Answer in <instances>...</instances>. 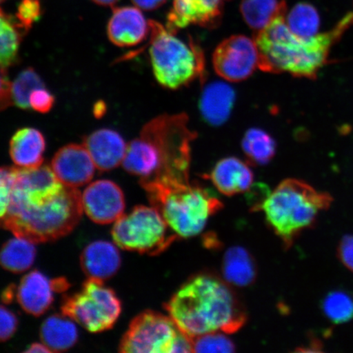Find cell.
I'll return each mask as SVG.
<instances>
[{
  "label": "cell",
  "mask_w": 353,
  "mask_h": 353,
  "mask_svg": "<svg viewBox=\"0 0 353 353\" xmlns=\"http://www.w3.org/2000/svg\"><path fill=\"white\" fill-rule=\"evenodd\" d=\"M81 265L88 278L103 281L108 280L116 275L121 268L120 251L108 241L92 242L83 250Z\"/></svg>",
  "instance_id": "cell-20"
},
{
  "label": "cell",
  "mask_w": 353,
  "mask_h": 353,
  "mask_svg": "<svg viewBox=\"0 0 353 353\" xmlns=\"http://www.w3.org/2000/svg\"><path fill=\"white\" fill-rule=\"evenodd\" d=\"M41 15V6L39 0H23L17 8L16 19L26 32Z\"/></svg>",
  "instance_id": "cell-34"
},
{
  "label": "cell",
  "mask_w": 353,
  "mask_h": 353,
  "mask_svg": "<svg viewBox=\"0 0 353 353\" xmlns=\"http://www.w3.org/2000/svg\"><path fill=\"white\" fill-rule=\"evenodd\" d=\"M83 210L99 224L116 222L123 214L125 198L122 189L110 180H99L88 185L82 194Z\"/></svg>",
  "instance_id": "cell-13"
},
{
  "label": "cell",
  "mask_w": 353,
  "mask_h": 353,
  "mask_svg": "<svg viewBox=\"0 0 353 353\" xmlns=\"http://www.w3.org/2000/svg\"><path fill=\"white\" fill-rule=\"evenodd\" d=\"M26 352L29 353H35V352H52L50 350H48V347L43 343H33L32 345H30L28 348V350H26Z\"/></svg>",
  "instance_id": "cell-40"
},
{
  "label": "cell",
  "mask_w": 353,
  "mask_h": 353,
  "mask_svg": "<svg viewBox=\"0 0 353 353\" xmlns=\"http://www.w3.org/2000/svg\"><path fill=\"white\" fill-rule=\"evenodd\" d=\"M333 198L327 192H319L302 180L288 179L268 194L258 210H261L267 223L286 248L306 229L316 223L322 211L328 210Z\"/></svg>",
  "instance_id": "cell-4"
},
{
  "label": "cell",
  "mask_w": 353,
  "mask_h": 353,
  "mask_svg": "<svg viewBox=\"0 0 353 353\" xmlns=\"http://www.w3.org/2000/svg\"><path fill=\"white\" fill-rule=\"evenodd\" d=\"M116 245L125 250L157 255L164 252L178 236L153 206H136L123 214L112 228Z\"/></svg>",
  "instance_id": "cell-9"
},
{
  "label": "cell",
  "mask_w": 353,
  "mask_h": 353,
  "mask_svg": "<svg viewBox=\"0 0 353 353\" xmlns=\"http://www.w3.org/2000/svg\"><path fill=\"white\" fill-rule=\"evenodd\" d=\"M227 0H174L167 17L166 28L171 32L196 25L214 28L222 20L224 3Z\"/></svg>",
  "instance_id": "cell-14"
},
{
  "label": "cell",
  "mask_w": 353,
  "mask_h": 353,
  "mask_svg": "<svg viewBox=\"0 0 353 353\" xmlns=\"http://www.w3.org/2000/svg\"><path fill=\"white\" fill-rule=\"evenodd\" d=\"M96 169L108 172L122 164L128 145L119 132L103 129L92 132L83 139Z\"/></svg>",
  "instance_id": "cell-17"
},
{
  "label": "cell",
  "mask_w": 353,
  "mask_h": 353,
  "mask_svg": "<svg viewBox=\"0 0 353 353\" xmlns=\"http://www.w3.org/2000/svg\"><path fill=\"white\" fill-rule=\"evenodd\" d=\"M165 309L179 329L192 339L212 332L235 333L247 319L228 283L208 273L184 282Z\"/></svg>",
  "instance_id": "cell-1"
},
{
  "label": "cell",
  "mask_w": 353,
  "mask_h": 353,
  "mask_svg": "<svg viewBox=\"0 0 353 353\" xmlns=\"http://www.w3.org/2000/svg\"><path fill=\"white\" fill-rule=\"evenodd\" d=\"M10 82L7 77V70L0 68V94L3 91L4 87L8 85V83Z\"/></svg>",
  "instance_id": "cell-41"
},
{
  "label": "cell",
  "mask_w": 353,
  "mask_h": 353,
  "mask_svg": "<svg viewBox=\"0 0 353 353\" xmlns=\"http://www.w3.org/2000/svg\"><path fill=\"white\" fill-rule=\"evenodd\" d=\"M25 30L14 17L0 8V68L6 70L19 60V52Z\"/></svg>",
  "instance_id": "cell-27"
},
{
  "label": "cell",
  "mask_w": 353,
  "mask_h": 353,
  "mask_svg": "<svg viewBox=\"0 0 353 353\" xmlns=\"http://www.w3.org/2000/svg\"><path fill=\"white\" fill-rule=\"evenodd\" d=\"M35 257L34 243L15 236L8 241L0 250V266L13 273L24 272L32 267Z\"/></svg>",
  "instance_id": "cell-26"
},
{
  "label": "cell",
  "mask_w": 353,
  "mask_h": 353,
  "mask_svg": "<svg viewBox=\"0 0 353 353\" xmlns=\"http://www.w3.org/2000/svg\"><path fill=\"white\" fill-rule=\"evenodd\" d=\"M17 168H0V220L10 209L13 184H14Z\"/></svg>",
  "instance_id": "cell-33"
},
{
  "label": "cell",
  "mask_w": 353,
  "mask_h": 353,
  "mask_svg": "<svg viewBox=\"0 0 353 353\" xmlns=\"http://www.w3.org/2000/svg\"><path fill=\"white\" fill-rule=\"evenodd\" d=\"M338 257L343 266L353 272V235L343 237L338 247Z\"/></svg>",
  "instance_id": "cell-37"
},
{
  "label": "cell",
  "mask_w": 353,
  "mask_h": 353,
  "mask_svg": "<svg viewBox=\"0 0 353 353\" xmlns=\"http://www.w3.org/2000/svg\"><path fill=\"white\" fill-rule=\"evenodd\" d=\"M3 1H4V0H0V3H2Z\"/></svg>",
  "instance_id": "cell-44"
},
{
  "label": "cell",
  "mask_w": 353,
  "mask_h": 353,
  "mask_svg": "<svg viewBox=\"0 0 353 353\" xmlns=\"http://www.w3.org/2000/svg\"><path fill=\"white\" fill-rule=\"evenodd\" d=\"M51 168L65 187L77 188L90 182L96 166L85 145L69 144L55 154Z\"/></svg>",
  "instance_id": "cell-15"
},
{
  "label": "cell",
  "mask_w": 353,
  "mask_h": 353,
  "mask_svg": "<svg viewBox=\"0 0 353 353\" xmlns=\"http://www.w3.org/2000/svg\"><path fill=\"white\" fill-rule=\"evenodd\" d=\"M131 1L141 10L153 11L164 6L168 0H131Z\"/></svg>",
  "instance_id": "cell-38"
},
{
  "label": "cell",
  "mask_w": 353,
  "mask_h": 353,
  "mask_svg": "<svg viewBox=\"0 0 353 353\" xmlns=\"http://www.w3.org/2000/svg\"><path fill=\"white\" fill-rule=\"evenodd\" d=\"M30 107L39 113L50 112L55 103L54 95L46 88L34 90L30 96Z\"/></svg>",
  "instance_id": "cell-35"
},
{
  "label": "cell",
  "mask_w": 353,
  "mask_h": 353,
  "mask_svg": "<svg viewBox=\"0 0 353 353\" xmlns=\"http://www.w3.org/2000/svg\"><path fill=\"white\" fill-rule=\"evenodd\" d=\"M72 319L65 315H52L41 325V339L51 352H65L78 341V330Z\"/></svg>",
  "instance_id": "cell-23"
},
{
  "label": "cell",
  "mask_w": 353,
  "mask_h": 353,
  "mask_svg": "<svg viewBox=\"0 0 353 353\" xmlns=\"http://www.w3.org/2000/svg\"><path fill=\"white\" fill-rule=\"evenodd\" d=\"M150 56L154 77L161 85L178 90L205 73V57L200 46L188 41L159 22L150 20Z\"/></svg>",
  "instance_id": "cell-6"
},
{
  "label": "cell",
  "mask_w": 353,
  "mask_h": 353,
  "mask_svg": "<svg viewBox=\"0 0 353 353\" xmlns=\"http://www.w3.org/2000/svg\"><path fill=\"white\" fill-rule=\"evenodd\" d=\"M105 105L104 103H99V104H97L94 108V113L96 117H100L101 116H103V114L105 113Z\"/></svg>",
  "instance_id": "cell-43"
},
{
  "label": "cell",
  "mask_w": 353,
  "mask_h": 353,
  "mask_svg": "<svg viewBox=\"0 0 353 353\" xmlns=\"http://www.w3.org/2000/svg\"><path fill=\"white\" fill-rule=\"evenodd\" d=\"M287 26L299 37L309 38L319 33L321 19L319 11L312 4L299 3L287 12Z\"/></svg>",
  "instance_id": "cell-29"
},
{
  "label": "cell",
  "mask_w": 353,
  "mask_h": 353,
  "mask_svg": "<svg viewBox=\"0 0 353 353\" xmlns=\"http://www.w3.org/2000/svg\"><path fill=\"white\" fill-rule=\"evenodd\" d=\"M64 188L50 166L17 168L10 207L46 205L59 196Z\"/></svg>",
  "instance_id": "cell-12"
},
{
  "label": "cell",
  "mask_w": 353,
  "mask_h": 353,
  "mask_svg": "<svg viewBox=\"0 0 353 353\" xmlns=\"http://www.w3.org/2000/svg\"><path fill=\"white\" fill-rule=\"evenodd\" d=\"M121 309V300L114 291L105 286L103 281L92 278L83 284L81 291L64 297L61 304L63 315L92 333L112 329Z\"/></svg>",
  "instance_id": "cell-10"
},
{
  "label": "cell",
  "mask_w": 353,
  "mask_h": 353,
  "mask_svg": "<svg viewBox=\"0 0 353 353\" xmlns=\"http://www.w3.org/2000/svg\"><path fill=\"white\" fill-rule=\"evenodd\" d=\"M92 1L99 4L100 6L112 7L116 6L120 0H92Z\"/></svg>",
  "instance_id": "cell-42"
},
{
  "label": "cell",
  "mask_w": 353,
  "mask_h": 353,
  "mask_svg": "<svg viewBox=\"0 0 353 353\" xmlns=\"http://www.w3.org/2000/svg\"><path fill=\"white\" fill-rule=\"evenodd\" d=\"M286 14L278 17L266 28L255 34L259 68L264 72L315 79L327 63L331 48L353 26V11L328 32L309 38L291 32L286 24Z\"/></svg>",
  "instance_id": "cell-2"
},
{
  "label": "cell",
  "mask_w": 353,
  "mask_h": 353,
  "mask_svg": "<svg viewBox=\"0 0 353 353\" xmlns=\"http://www.w3.org/2000/svg\"><path fill=\"white\" fill-rule=\"evenodd\" d=\"M236 94L223 82H213L205 88L200 100L203 118L211 125L219 126L227 121L235 103Z\"/></svg>",
  "instance_id": "cell-22"
},
{
  "label": "cell",
  "mask_w": 353,
  "mask_h": 353,
  "mask_svg": "<svg viewBox=\"0 0 353 353\" xmlns=\"http://www.w3.org/2000/svg\"><path fill=\"white\" fill-rule=\"evenodd\" d=\"M82 195L65 187L54 200L38 207H10L0 228L34 243L54 241L68 235L83 214Z\"/></svg>",
  "instance_id": "cell-5"
},
{
  "label": "cell",
  "mask_w": 353,
  "mask_h": 353,
  "mask_svg": "<svg viewBox=\"0 0 353 353\" xmlns=\"http://www.w3.org/2000/svg\"><path fill=\"white\" fill-rule=\"evenodd\" d=\"M140 136L147 141L158 163L159 174L154 179H189L192 143L196 134L190 130L186 114L154 118L145 123Z\"/></svg>",
  "instance_id": "cell-7"
},
{
  "label": "cell",
  "mask_w": 353,
  "mask_h": 353,
  "mask_svg": "<svg viewBox=\"0 0 353 353\" xmlns=\"http://www.w3.org/2000/svg\"><path fill=\"white\" fill-rule=\"evenodd\" d=\"M240 11L247 26L258 33L288 12L285 0H241Z\"/></svg>",
  "instance_id": "cell-25"
},
{
  "label": "cell",
  "mask_w": 353,
  "mask_h": 353,
  "mask_svg": "<svg viewBox=\"0 0 353 353\" xmlns=\"http://www.w3.org/2000/svg\"><path fill=\"white\" fill-rule=\"evenodd\" d=\"M19 319L10 309L0 306V343L6 342L16 333Z\"/></svg>",
  "instance_id": "cell-36"
},
{
  "label": "cell",
  "mask_w": 353,
  "mask_h": 353,
  "mask_svg": "<svg viewBox=\"0 0 353 353\" xmlns=\"http://www.w3.org/2000/svg\"><path fill=\"white\" fill-rule=\"evenodd\" d=\"M46 148V139L41 131L34 128H23L12 136L10 153L17 166L32 169L43 165Z\"/></svg>",
  "instance_id": "cell-21"
},
{
  "label": "cell",
  "mask_w": 353,
  "mask_h": 353,
  "mask_svg": "<svg viewBox=\"0 0 353 353\" xmlns=\"http://www.w3.org/2000/svg\"><path fill=\"white\" fill-rule=\"evenodd\" d=\"M205 178L228 196L248 192L254 183V174L249 165L236 157L222 159Z\"/></svg>",
  "instance_id": "cell-19"
},
{
  "label": "cell",
  "mask_w": 353,
  "mask_h": 353,
  "mask_svg": "<svg viewBox=\"0 0 353 353\" xmlns=\"http://www.w3.org/2000/svg\"><path fill=\"white\" fill-rule=\"evenodd\" d=\"M259 59L254 39L237 34L224 39L216 48L213 65L221 78L229 82H241L259 68Z\"/></svg>",
  "instance_id": "cell-11"
},
{
  "label": "cell",
  "mask_w": 353,
  "mask_h": 353,
  "mask_svg": "<svg viewBox=\"0 0 353 353\" xmlns=\"http://www.w3.org/2000/svg\"><path fill=\"white\" fill-rule=\"evenodd\" d=\"M223 275L227 283L232 285L245 287L252 284L257 275L252 255L241 246L228 249L223 260Z\"/></svg>",
  "instance_id": "cell-24"
},
{
  "label": "cell",
  "mask_w": 353,
  "mask_h": 353,
  "mask_svg": "<svg viewBox=\"0 0 353 353\" xmlns=\"http://www.w3.org/2000/svg\"><path fill=\"white\" fill-rule=\"evenodd\" d=\"M321 309L332 323H347L353 320V294L342 290L331 291L322 300Z\"/></svg>",
  "instance_id": "cell-30"
},
{
  "label": "cell",
  "mask_w": 353,
  "mask_h": 353,
  "mask_svg": "<svg viewBox=\"0 0 353 353\" xmlns=\"http://www.w3.org/2000/svg\"><path fill=\"white\" fill-rule=\"evenodd\" d=\"M1 299L3 303H10L16 299V286L11 285L3 291Z\"/></svg>",
  "instance_id": "cell-39"
},
{
  "label": "cell",
  "mask_w": 353,
  "mask_h": 353,
  "mask_svg": "<svg viewBox=\"0 0 353 353\" xmlns=\"http://www.w3.org/2000/svg\"><path fill=\"white\" fill-rule=\"evenodd\" d=\"M55 292L52 280L34 270L22 278L16 287V299L28 314L39 316L50 308Z\"/></svg>",
  "instance_id": "cell-18"
},
{
  "label": "cell",
  "mask_w": 353,
  "mask_h": 353,
  "mask_svg": "<svg viewBox=\"0 0 353 353\" xmlns=\"http://www.w3.org/2000/svg\"><path fill=\"white\" fill-rule=\"evenodd\" d=\"M242 149L250 164L264 165L275 157L276 143L267 132L254 128L245 132Z\"/></svg>",
  "instance_id": "cell-28"
},
{
  "label": "cell",
  "mask_w": 353,
  "mask_h": 353,
  "mask_svg": "<svg viewBox=\"0 0 353 353\" xmlns=\"http://www.w3.org/2000/svg\"><path fill=\"white\" fill-rule=\"evenodd\" d=\"M223 332H212L193 338V352H234L235 344Z\"/></svg>",
  "instance_id": "cell-32"
},
{
  "label": "cell",
  "mask_w": 353,
  "mask_h": 353,
  "mask_svg": "<svg viewBox=\"0 0 353 353\" xmlns=\"http://www.w3.org/2000/svg\"><path fill=\"white\" fill-rule=\"evenodd\" d=\"M43 87V81L34 69L22 70L15 81L10 83V92L12 105H17L22 110L29 109L30 94L34 90Z\"/></svg>",
  "instance_id": "cell-31"
},
{
  "label": "cell",
  "mask_w": 353,
  "mask_h": 353,
  "mask_svg": "<svg viewBox=\"0 0 353 353\" xmlns=\"http://www.w3.org/2000/svg\"><path fill=\"white\" fill-rule=\"evenodd\" d=\"M140 183L152 205L178 237L197 236L204 230L211 216L223 207L208 189L192 184L189 179L161 176L140 180Z\"/></svg>",
  "instance_id": "cell-3"
},
{
  "label": "cell",
  "mask_w": 353,
  "mask_h": 353,
  "mask_svg": "<svg viewBox=\"0 0 353 353\" xmlns=\"http://www.w3.org/2000/svg\"><path fill=\"white\" fill-rule=\"evenodd\" d=\"M123 353L193 352V341L181 331L170 316L145 311L132 319L121 339Z\"/></svg>",
  "instance_id": "cell-8"
},
{
  "label": "cell",
  "mask_w": 353,
  "mask_h": 353,
  "mask_svg": "<svg viewBox=\"0 0 353 353\" xmlns=\"http://www.w3.org/2000/svg\"><path fill=\"white\" fill-rule=\"evenodd\" d=\"M151 32L150 22L137 7L114 8L108 25L110 41L118 47L139 46Z\"/></svg>",
  "instance_id": "cell-16"
}]
</instances>
